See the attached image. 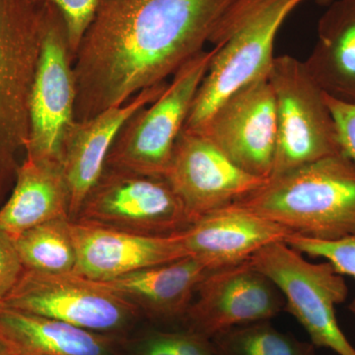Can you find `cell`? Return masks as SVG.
Instances as JSON below:
<instances>
[{
    "label": "cell",
    "instance_id": "cell-1",
    "mask_svg": "<svg viewBox=\"0 0 355 355\" xmlns=\"http://www.w3.org/2000/svg\"><path fill=\"white\" fill-rule=\"evenodd\" d=\"M233 0H100L76 55V121L166 83L205 51Z\"/></svg>",
    "mask_w": 355,
    "mask_h": 355
},
{
    "label": "cell",
    "instance_id": "cell-2",
    "mask_svg": "<svg viewBox=\"0 0 355 355\" xmlns=\"http://www.w3.org/2000/svg\"><path fill=\"white\" fill-rule=\"evenodd\" d=\"M311 239L355 234V163L345 153L270 177L236 202Z\"/></svg>",
    "mask_w": 355,
    "mask_h": 355
},
{
    "label": "cell",
    "instance_id": "cell-3",
    "mask_svg": "<svg viewBox=\"0 0 355 355\" xmlns=\"http://www.w3.org/2000/svg\"><path fill=\"white\" fill-rule=\"evenodd\" d=\"M305 0H233L209 44L216 53L184 128L198 130L224 99L270 73L273 46L289 14Z\"/></svg>",
    "mask_w": 355,
    "mask_h": 355
},
{
    "label": "cell",
    "instance_id": "cell-4",
    "mask_svg": "<svg viewBox=\"0 0 355 355\" xmlns=\"http://www.w3.org/2000/svg\"><path fill=\"white\" fill-rule=\"evenodd\" d=\"M42 41V4L0 0V207L29 137V99Z\"/></svg>",
    "mask_w": 355,
    "mask_h": 355
},
{
    "label": "cell",
    "instance_id": "cell-5",
    "mask_svg": "<svg viewBox=\"0 0 355 355\" xmlns=\"http://www.w3.org/2000/svg\"><path fill=\"white\" fill-rule=\"evenodd\" d=\"M214 53L212 48L189 60L157 99L128 119L116 135L105 166L165 177L175 144Z\"/></svg>",
    "mask_w": 355,
    "mask_h": 355
},
{
    "label": "cell",
    "instance_id": "cell-6",
    "mask_svg": "<svg viewBox=\"0 0 355 355\" xmlns=\"http://www.w3.org/2000/svg\"><path fill=\"white\" fill-rule=\"evenodd\" d=\"M268 77L275 95L277 123L270 177L342 153L324 93L304 62L287 55L275 57Z\"/></svg>",
    "mask_w": 355,
    "mask_h": 355
},
{
    "label": "cell",
    "instance_id": "cell-7",
    "mask_svg": "<svg viewBox=\"0 0 355 355\" xmlns=\"http://www.w3.org/2000/svg\"><path fill=\"white\" fill-rule=\"evenodd\" d=\"M249 261L279 286L286 311L304 327L315 347L355 355L336 317V305L347 299L349 288L329 261L310 263L286 242L268 245Z\"/></svg>",
    "mask_w": 355,
    "mask_h": 355
},
{
    "label": "cell",
    "instance_id": "cell-8",
    "mask_svg": "<svg viewBox=\"0 0 355 355\" xmlns=\"http://www.w3.org/2000/svg\"><path fill=\"white\" fill-rule=\"evenodd\" d=\"M73 62L62 13L51 4L42 3L41 50L30 92L25 156L62 165L65 135L76 121Z\"/></svg>",
    "mask_w": 355,
    "mask_h": 355
},
{
    "label": "cell",
    "instance_id": "cell-9",
    "mask_svg": "<svg viewBox=\"0 0 355 355\" xmlns=\"http://www.w3.org/2000/svg\"><path fill=\"white\" fill-rule=\"evenodd\" d=\"M73 221L132 234L171 236L191 221L165 178L105 166Z\"/></svg>",
    "mask_w": 355,
    "mask_h": 355
},
{
    "label": "cell",
    "instance_id": "cell-10",
    "mask_svg": "<svg viewBox=\"0 0 355 355\" xmlns=\"http://www.w3.org/2000/svg\"><path fill=\"white\" fill-rule=\"evenodd\" d=\"M1 306L58 320L105 335L116 336L139 310L99 282L76 272L25 270Z\"/></svg>",
    "mask_w": 355,
    "mask_h": 355
},
{
    "label": "cell",
    "instance_id": "cell-11",
    "mask_svg": "<svg viewBox=\"0 0 355 355\" xmlns=\"http://www.w3.org/2000/svg\"><path fill=\"white\" fill-rule=\"evenodd\" d=\"M198 130L237 167L268 180L277 141L275 95L268 77L238 89L216 107Z\"/></svg>",
    "mask_w": 355,
    "mask_h": 355
},
{
    "label": "cell",
    "instance_id": "cell-12",
    "mask_svg": "<svg viewBox=\"0 0 355 355\" xmlns=\"http://www.w3.org/2000/svg\"><path fill=\"white\" fill-rule=\"evenodd\" d=\"M183 318L186 330L211 340L233 327L270 321L286 310V298L250 261L211 270Z\"/></svg>",
    "mask_w": 355,
    "mask_h": 355
},
{
    "label": "cell",
    "instance_id": "cell-13",
    "mask_svg": "<svg viewBox=\"0 0 355 355\" xmlns=\"http://www.w3.org/2000/svg\"><path fill=\"white\" fill-rule=\"evenodd\" d=\"M165 179L183 202L191 224L260 188L266 179L237 167L203 133L183 128Z\"/></svg>",
    "mask_w": 355,
    "mask_h": 355
},
{
    "label": "cell",
    "instance_id": "cell-14",
    "mask_svg": "<svg viewBox=\"0 0 355 355\" xmlns=\"http://www.w3.org/2000/svg\"><path fill=\"white\" fill-rule=\"evenodd\" d=\"M76 253L74 272L103 282L186 258L183 234L146 236L69 221Z\"/></svg>",
    "mask_w": 355,
    "mask_h": 355
},
{
    "label": "cell",
    "instance_id": "cell-15",
    "mask_svg": "<svg viewBox=\"0 0 355 355\" xmlns=\"http://www.w3.org/2000/svg\"><path fill=\"white\" fill-rule=\"evenodd\" d=\"M182 234L189 256L209 270L239 265L268 245L286 242L293 235L238 202L209 212Z\"/></svg>",
    "mask_w": 355,
    "mask_h": 355
},
{
    "label": "cell",
    "instance_id": "cell-16",
    "mask_svg": "<svg viewBox=\"0 0 355 355\" xmlns=\"http://www.w3.org/2000/svg\"><path fill=\"white\" fill-rule=\"evenodd\" d=\"M168 81L147 88L130 101L86 121H74L64 139L62 165L69 187L70 220L76 218L89 191L101 176L116 135L128 119L157 99Z\"/></svg>",
    "mask_w": 355,
    "mask_h": 355
},
{
    "label": "cell",
    "instance_id": "cell-17",
    "mask_svg": "<svg viewBox=\"0 0 355 355\" xmlns=\"http://www.w3.org/2000/svg\"><path fill=\"white\" fill-rule=\"evenodd\" d=\"M209 272L202 261L186 257L99 284L149 317L171 322L183 320L198 284Z\"/></svg>",
    "mask_w": 355,
    "mask_h": 355
},
{
    "label": "cell",
    "instance_id": "cell-18",
    "mask_svg": "<svg viewBox=\"0 0 355 355\" xmlns=\"http://www.w3.org/2000/svg\"><path fill=\"white\" fill-rule=\"evenodd\" d=\"M69 205L62 165L25 156L12 191L0 207V232L13 241L40 224L70 219Z\"/></svg>",
    "mask_w": 355,
    "mask_h": 355
},
{
    "label": "cell",
    "instance_id": "cell-19",
    "mask_svg": "<svg viewBox=\"0 0 355 355\" xmlns=\"http://www.w3.org/2000/svg\"><path fill=\"white\" fill-rule=\"evenodd\" d=\"M118 336L0 306V342L12 355H118Z\"/></svg>",
    "mask_w": 355,
    "mask_h": 355
},
{
    "label": "cell",
    "instance_id": "cell-20",
    "mask_svg": "<svg viewBox=\"0 0 355 355\" xmlns=\"http://www.w3.org/2000/svg\"><path fill=\"white\" fill-rule=\"evenodd\" d=\"M304 65L324 94L355 104V0H334L319 19Z\"/></svg>",
    "mask_w": 355,
    "mask_h": 355
},
{
    "label": "cell",
    "instance_id": "cell-21",
    "mask_svg": "<svg viewBox=\"0 0 355 355\" xmlns=\"http://www.w3.org/2000/svg\"><path fill=\"white\" fill-rule=\"evenodd\" d=\"M69 218H58L35 226L13 240L25 270L48 273L74 272L76 253Z\"/></svg>",
    "mask_w": 355,
    "mask_h": 355
},
{
    "label": "cell",
    "instance_id": "cell-22",
    "mask_svg": "<svg viewBox=\"0 0 355 355\" xmlns=\"http://www.w3.org/2000/svg\"><path fill=\"white\" fill-rule=\"evenodd\" d=\"M217 355H316L312 343L282 333L270 321L233 327L211 338Z\"/></svg>",
    "mask_w": 355,
    "mask_h": 355
},
{
    "label": "cell",
    "instance_id": "cell-23",
    "mask_svg": "<svg viewBox=\"0 0 355 355\" xmlns=\"http://www.w3.org/2000/svg\"><path fill=\"white\" fill-rule=\"evenodd\" d=\"M135 355H217L211 340L186 330L154 331L140 338Z\"/></svg>",
    "mask_w": 355,
    "mask_h": 355
},
{
    "label": "cell",
    "instance_id": "cell-24",
    "mask_svg": "<svg viewBox=\"0 0 355 355\" xmlns=\"http://www.w3.org/2000/svg\"><path fill=\"white\" fill-rule=\"evenodd\" d=\"M286 243L299 253L324 259L340 275L355 279V234L335 241L291 235L286 238Z\"/></svg>",
    "mask_w": 355,
    "mask_h": 355
},
{
    "label": "cell",
    "instance_id": "cell-25",
    "mask_svg": "<svg viewBox=\"0 0 355 355\" xmlns=\"http://www.w3.org/2000/svg\"><path fill=\"white\" fill-rule=\"evenodd\" d=\"M36 3H49L62 13L69 33L70 48L76 55L86 30L94 17L100 0H33Z\"/></svg>",
    "mask_w": 355,
    "mask_h": 355
},
{
    "label": "cell",
    "instance_id": "cell-26",
    "mask_svg": "<svg viewBox=\"0 0 355 355\" xmlns=\"http://www.w3.org/2000/svg\"><path fill=\"white\" fill-rule=\"evenodd\" d=\"M335 120L343 153L355 163V104L338 101L324 94Z\"/></svg>",
    "mask_w": 355,
    "mask_h": 355
},
{
    "label": "cell",
    "instance_id": "cell-27",
    "mask_svg": "<svg viewBox=\"0 0 355 355\" xmlns=\"http://www.w3.org/2000/svg\"><path fill=\"white\" fill-rule=\"evenodd\" d=\"M24 272L13 241L0 232V306Z\"/></svg>",
    "mask_w": 355,
    "mask_h": 355
},
{
    "label": "cell",
    "instance_id": "cell-28",
    "mask_svg": "<svg viewBox=\"0 0 355 355\" xmlns=\"http://www.w3.org/2000/svg\"><path fill=\"white\" fill-rule=\"evenodd\" d=\"M0 355H12L11 354V352H9V349H7L6 345H4L1 342H0Z\"/></svg>",
    "mask_w": 355,
    "mask_h": 355
},
{
    "label": "cell",
    "instance_id": "cell-29",
    "mask_svg": "<svg viewBox=\"0 0 355 355\" xmlns=\"http://www.w3.org/2000/svg\"><path fill=\"white\" fill-rule=\"evenodd\" d=\"M317 1L321 4H330L334 0H317Z\"/></svg>",
    "mask_w": 355,
    "mask_h": 355
},
{
    "label": "cell",
    "instance_id": "cell-30",
    "mask_svg": "<svg viewBox=\"0 0 355 355\" xmlns=\"http://www.w3.org/2000/svg\"><path fill=\"white\" fill-rule=\"evenodd\" d=\"M349 310L355 314V299L352 301V304L349 305Z\"/></svg>",
    "mask_w": 355,
    "mask_h": 355
}]
</instances>
